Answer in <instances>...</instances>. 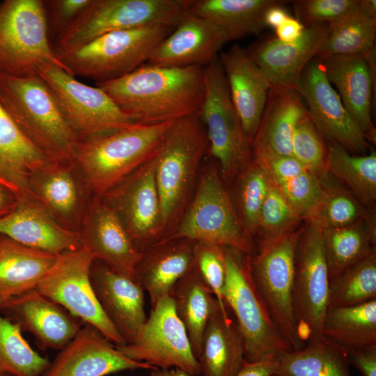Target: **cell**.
Returning a JSON list of instances; mask_svg holds the SVG:
<instances>
[{"instance_id": "50", "label": "cell", "mask_w": 376, "mask_h": 376, "mask_svg": "<svg viewBox=\"0 0 376 376\" xmlns=\"http://www.w3.org/2000/svg\"><path fill=\"white\" fill-rule=\"evenodd\" d=\"M345 354L349 364L357 368L362 376H376V344L349 351Z\"/></svg>"}, {"instance_id": "35", "label": "cell", "mask_w": 376, "mask_h": 376, "mask_svg": "<svg viewBox=\"0 0 376 376\" xmlns=\"http://www.w3.org/2000/svg\"><path fill=\"white\" fill-rule=\"evenodd\" d=\"M368 215L350 225L322 230L329 279L366 258L375 248V227Z\"/></svg>"}, {"instance_id": "26", "label": "cell", "mask_w": 376, "mask_h": 376, "mask_svg": "<svg viewBox=\"0 0 376 376\" xmlns=\"http://www.w3.org/2000/svg\"><path fill=\"white\" fill-rule=\"evenodd\" d=\"M218 59L244 132L252 145L267 100L269 84L246 49L237 44L219 53Z\"/></svg>"}, {"instance_id": "39", "label": "cell", "mask_w": 376, "mask_h": 376, "mask_svg": "<svg viewBox=\"0 0 376 376\" xmlns=\"http://www.w3.org/2000/svg\"><path fill=\"white\" fill-rule=\"evenodd\" d=\"M31 189L35 199L61 218H70L77 208L78 189L68 166L53 164L39 171L31 178Z\"/></svg>"}, {"instance_id": "15", "label": "cell", "mask_w": 376, "mask_h": 376, "mask_svg": "<svg viewBox=\"0 0 376 376\" xmlns=\"http://www.w3.org/2000/svg\"><path fill=\"white\" fill-rule=\"evenodd\" d=\"M115 347L127 358L159 369L178 368L192 376L201 375L185 327L169 296L152 307L132 343Z\"/></svg>"}, {"instance_id": "41", "label": "cell", "mask_w": 376, "mask_h": 376, "mask_svg": "<svg viewBox=\"0 0 376 376\" xmlns=\"http://www.w3.org/2000/svg\"><path fill=\"white\" fill-rule=\"evenodd\" d=\"M22 333L0 312V375L41 376L49 366V359L36 352Z\"/></svg>"}, {"instance_id": "53", "label": "cell", "mask_w": 376, "mask_h": 376, "mask_svg": "<svg viewBox=\"0 0 376 376\" xmlns=\"http://www.w3.org/2000/svg\"><path fill=\"white\" fill-rule=\"evenodd\" d=\"M283 1L269 7L265 12L264 21L266 26L276 29L290 17L288 11L282 6Z\"/></svg>"}, {"instance_id": "11", "label": "cell", "mask_w": 376, "mask_h": 376, "mask_svg": "<svg viewBox=\"0 0 376 376\" xmlns=\"http://www.w3.org/2000/svg\"><path fill=\"white\" fill-rule=\"evenodd\" d=\"M224 251L226 276L223 297L242 334L244 359L256 361L291 351L256 295L246 267V255L228 247Z\"/></svg>"}, {"instance_id": "42", "label": "cell", "mask_w": 376, "mask_h": 376, "mask_svg": "<svg viewBox=\"0 0 376 376\" xmlns=\"http://www.w3.org/2000/svg\"><path fill=\"white\" fill-rule=\"evenodd\" d=\"M321 181L323 196L305 219L306 223L323 230L350 225L368 214L365 206L347 189L334 184L329 176Z\"/></svg>"}, {"instance_id": "17", "label": "cell", "mask_w": 376, "mask_h": 376, "mask_svg": "<svg viewBox=\"0 0 376 376\" xmlns=\"http://www.w3.org/2000/svg\"><path fill=\"white\" fill-rule=\"evenodd\" d=\"M295 91L306 103L308 116L324 139L350 153L366 154L369 148L366 135L345 108L318 58L304 68Z\"/></svg>"}, {"instance_id": "25", "label": "cell", "mask_w": 376, "mask_h": 376, "mask_svg": "<svg viewBox=\"0 0 376 376\" xmlns=\"http://www.w3.org/2000/svg\"><path fill=\"white\" fill-rule=\"evenodd\" d=\"M0 235L56 255L81 247L79 233L59 225L35 199L19 200L0 218Z\"/></svg>"}, {"instance_id": "30", "label": "cell", "mask_w": 376, "mask_h": 376, "mask_svg": "<svg viewBox=\"0 0 376 376\" xmlns=\"http://www.w3.org/2000/svg\"><path fill=\"white\" fill-rule=\"evenodd\" d=\"M230 313L219 310L207 322L197 358L203 376H234L244 360V338Z\"/></svg>"}, {"instance_id": "13", "label": "cell", "mask_w": 376, "mask_h": 376, "mask_svg": "<svg viewBox=\"0 0 376 376\" xmlns=\"http://www.w3.org/2000/svg\"><path fill=\"white\" fill-rule=\"evenodd\" d=\"M93 261L82 246L63 252L35 289L74 317L95 327L114 345L125 344L95 296L90 276Z\"/></svg>"}, {"instance_id": "12", "label": "cell", "mask_w": 376, "mask_h": 376, "mask_svg": "<svg viewBox=\"0 0 376 376\" xmlns=\"http://www.w3.org/2000/svg\"><path fill=\"white\" fill-rule=\"evenodd\" d=\"M329 285L322 230L306 223L296 246L293 280L295 316L305 345L324 339L322 326L328 308Z\"/></svg>"}, {"instance_id": "22", "label": "cell", "mask_w": 376, "mask_h": 376, "mask_svg": "<svg viewBox=\"0 0 376 376\" xmlns=\"http://www.w3.org/2000/svg\"><path fill=\"white\" fill-rule=\"evenodd\" d=\"M0 312L22 331L31 333L42 350H61L82 327L77 318L36 289L8 300Z\"/></svg>"}, {"instance_id": "2", "label": "cell", "mask_w": 376, "mask_h": 376, "mask_svg": "<svg viewBox=\"0 0 376 376\" xmlns=\"http://www.w3.org/2000/svg\"><path fill=\"white\" fill-rule=\"evenodd\" d=\"M0 102L26 137L55 163L75 164L79 138L38 76L0 75Z\"/></svg>"}, {"instance_id": "52", "label": "cell", "mask_w": 376, "mask_h": 376, "mask_svg": "<svg viewBox=\"0 0 376 376\" xmlns=\"http://www.w3.org/2000/svg\"><path fill=\"white\" fill-rule=\"evenodd\" d=\"M304 29L302 23L290 16L275 29L276 38L283 42H294L301 37Z\"/></svg>"}, {"instance_id": "33", "label": "cell", "mask_w": 376, "mask_h": 376, "mask_svg": "<svg viewBox=\"0 0 376 376\" xmlns=\"http://www.w3.org/2000/svg\"><path fill=\"white\" fill-rule=\"evenodd\" d=\"M278 0H185V10L222 29L229 41L258 34L267 10Z\"/></svg>"}, {"instance_id": "24", "label": "cell", "mask_w": 376, "mask_h": 376, "mask_svg": "<svg viewBox=\"0 0 376 376\" xmlns=\"http://www.w3.org/2000/svg\"><path fill=\"white\" fill-rule=\"evenodd\" d=\"M91 281L107 318L126 344L134 341L146 320L144 290L138 281L120 274L99 260H94Z\"/></svg>"}, {"instance_id": "18", "label": "cell", "mask_w": 376, "mask_h": 376, "mask_svg": "<svg viewBox=\"0 0 376 376\" xmlns=\"http://www.w3.org/2000/svg\"><path fill=\"white\" fill-rule=\"evenodd\" d=\"M81 246L94 260L137 281L136 268L142 257L119 217L100 197L90 205L79 233Z\"/></svg>"}, {"instance_id": "57", "label": "cell", "mask_w": 376, "mask_h": 376, "mask_svg": "<svg viewBox=\"0 0 376 376\" xmlns=\"http://www.w3.org/2000/svg\"><path fill=\"white\" fill-rule=\"evenodd\" d=\"M0 376H13V375H1Z\"/></svg>"}, {"instance_id": "44", "label": "cell", "mask_w": 376, "mask_h": 376, "mask_svg": "<svg viewBox=\"0 0 376 376\" xmlns=\"http://www.w3.org/2000/svg\"><path fill=\"white\" fill-rule=\"evenodd\" d=\"M301 220L294 207L270 182L256 232L260 244L272 241L296 230Z\"/></svg>"}, {"instance_id": "48", "label": "cell", "mask_w": 376, "mask_h": 376, "mask_svg": "<svg viewBox=\"0 0 376 376\" xmlns=\"http://www.w3.org/2000/svg\"><path fill=\"white\" fill-rule=\"evenodd\" d=\"M296 19L304 26L330 24L347 14L359 0H295L291 1Z\"/></svg>"}, {"instance_id": "32", "label": "cell", "mask_w": 376, "mask_h": 376, "mask_svg": "<svg viewBox=\"0 0 376 376\" xmlns=\"http://www.w3.org/2000/svg\"><path fill=\"white\" fill-rule=\"evenodd\" d=\"M175 311L185 327L194 357L198 358L208 321L221 308L202 279L195 263L175 284L169 295ZM228 312H224L227 313Z\"/></svg>"}, {"instance_id": "37", "label": "cell", "mask_w": 376, "mask_h": 376, "mask_svg": "<svg viewBox=\"0 0 376 376\" xmlns=\"http://www.w3.org/2000/svg\"><path fill=\"white\" fill-rule=\"evenodd\" d=\"M376 19L358 5L328 24L326 38L315 58L365 54L375 47Z\"/></svg>"}, {"instance_id": "49", "label": "cell", "mask_w": 376, "mask_h": 376, "mask_svg": "<svg viewBox=\"0 0 376 376\" xmlns=\"http://www.w3.org/2000/svg\"><path fill=\"white\" fill-rule=\"evenodd\" d=\"M92 0L43 1L49 32L57 37L90 5Z\"/></svg>"}, {"instance_id": "19", "label": "cell", "mask_w": 376, "mask_h": 376, "mask_svg": "<svg viewBox=\"0 0 376 376\" xmlns=\"http://www.w3.org/2000/svg\"><path fill=\"white\" fill-rule=\"evenodd\" d=\"M136 369L157 368L127 358L98 329L84 323L41 376H106Z\"/></svg>"}, {"instance_id": "1", "label": "cell", "mask_w": 376, "mask_h": 376, "mask_svg": "<svg viewBox=\"0 0 376 376\" xmlns=\"http://www.w3.org/2000/svg\"><path fill=\"white\" fill-rule=\"evenodd\" d=\"M96 86L136 123H169L200 111L204 96L203 68L145 63Z\"/></svg>"}, {"instance_id": "46", "label": "cell", "mask_w": 376, "mask_h": 376, "mask_svg": "<svg viewBox=\"0 0 376 376\" xmlns=\"http://www.w3.org/2000/svg\"><path fill=\"white\" fill-rule=\"evenodd\" d=\"M297 212L305 220L320 203L324 187L321 180L306 170L300 174L276 185Z\"/></svg>"}, {"instance_id": "10", "label": "cell", "mask_w": 376, "mask_h": 376, "mask_svg": "<svg viewBox=\"0 0 376 376\" xmlns=\"http://www.w3.org/2000/svg\"><path fill=\"white\" fill-rule=\"evenodd\" d=\"M204 96L199 111L208 141V151L225 180L240 174L253 161L246 136L232 102L219 59L203 67Z\"/></svg>"}, {"instance_id": "55", "label": "cell", "mask_w": 376, "mask_h": 376, "mask_svg": "<svg viewBox=\"0 0 376 376\" xmlns=\"http://www.w3.org/2000/svg\"><path fill=\"white\" fill-rule=\"evenodd\" d=\"M150 376H192L186 371L178 368L155 369L150 370Z\"/></svg>"}, {"instance_id": "56", "label": "cell", "mask_w": 376, "mask_h": 376, "mask_svg": "<svg viewBox=\"0 0 376 376\" xmlns=\"http://www.w3.org/2000/svg\"><path fill=\"white\" fill-rule=\"evenodd\" d=\"M359 6L366 13L376 19L375 0H359Z\"/></svg>"}, {"instance_id": "4", "label": "cell", "mask_w": 376, "mask_h": 376, "mask_svg": "<svg viewBox=\"0 0 376 376\" xmlns=\"http://www.w3.org/2000/svg\"><path fill=\"white\" fill-rule=\"evenodd\" d=\"M207 151L208 141L199 112L169 123L154 153L164 235L180 217Z\"/></svg>"}, {"instance_id": "28", "label": "cell", "mask_w": 376, "mask_h": 376, "mask_svg": "<svg viewBox=\"0 0 376 376\" xmlns=\"http://www.w3.org/2000/svg\"><path fill=\"white\" fill-rule=\"evenodd\" d=\"M307 114L306 107L296 91L269 89L252 141L253 157L292 156L293 130L297 123Z\"/></svg>"}, {"instance_id": "38", "label": "cell", "mask_w": 376, "mask_h": 376, "mask_svg": "<svg viewBox=\"0 0 376 376\" xmlns=\"http://www.w3.org/2000/svg\"><path fill=\"white\" fill-rule=\"evenodd\" d=\"M328 173L348 187L364 205L376 199V154L353 155L338 143L326 141Z\"/></svg>"}, {"instance_id": "54", "label": "cell", "mask_w": 376, "mask_h": 376, "mask_svg": "<svg viewBox=\"0 0 376 376\" xmlns=\"http://www.w3.org/2000/svg\"><path fill=\"white\" fill-rule=\"evenodd\" d=\"M18 201L15 194L0 182V218L10 212Z\"/></svg>"}, {"instance_id": "16", "label": "cell", "mask_w": 376, "mask_h": 376, "mask_svg": "<svg viewBox=\"0 0 376 376\" xmlns=\"http://www.w3.org/2000/svg\"><path fill=\"white\" fill-rule=\"evenodd\" d=\"M100 198L117 214L140 251L163 237L154 154Z\"/></svg>"}, {"instance_id": "7", "label": "cell", "mask_w": 376, "mask_h": 376, "mask_svg": "<svg viewBox=\"0 0 376 376\" xmlns=\"http://www.w3.org/2000/svg\"><path fill=\"white\" fill-rule=\"evenodd\" d=\"M205 170L177 228L157 243L188 240L253 254V242L243 230L217 169L208 166Z\"/></svg>"}, {"instance_id": "9", "label": "cell", "mask_w": 376, "mask_h": 376, "mask_svg": "<svg viewBox=\"0 0 376 376\" xmlns=\"http://www.w3.org/2000/svg\"><path fill=\"white\" fill-rule=\"evenodd\" d=\"M185 13V0H92L56 37L54 49H71L116 31L159 25L175 27Z\"/></svg>"}, {"instance_id": "23", "label": "cell", "mask_w": 376, "mask_h": 376, "mask_svg": "<svg viewBox=\"0 0 376 376\" xmlns=\"http://www.w3.org/2000/svg\"><path fill=\"white\" fill-rule=\"evenodd\" d=\"M229 42L210 21L185 10L180 22L152 52L146 63L165 67H205L219 58Z\"/></svg>"}, {"instance_id": "6", "label": "cell", "mask_w": 376, "mask_h": 376, "mask_svg": "<svg viewBox=\"0 0 376 376\" xmlns=\"http://www.w3.org/2000/svg\"><path fill=\"white\" fill-rule=\"evenodd\" d=\"M174 28L159 25L116 31L55 53L70 75L104 82L146 63L154 49Z\"/></svg>"}, {"instance_id": "36", "label": "cell", "mask_w": 376, "mask_h": 376, "mask_svg": "<svg viewBox=\"0 0 376 376\" xmlns=\"http://www.w3.org/2000/svg\"><path fill=\"white\" fill-rule=\"evenodd\" d=\"M345 353L324 338L277 357L273 376H351Z\"/></svg>"}, {"instance_id": "20", "label": "cell", "mask_w": 376, "mask_h": 376, "mask_svg": "<svg viewBox=\"0 0 376 376\" xmlns=\"http://www.w3.org/2000/svg\"><path fill=\"white\" fill-rule=\"evenodd\" d=\"M327 26H305L301 37L294 42H283L272 38L246 49L267 79L270 89L295 91L303 70L315 58L326 38Z\"/></svg>"}, {"instance_id": "51", "label": "cell", "mask_w": 376, "mask_h": 376, "mask_svg": "<svg viewBox=\"0 0 376 376\" xmlns=\"http://www.w3.org/2000/svg\"><path fill=\"white\" fill-rule=\"evenodd\" d=\"M277 367V357L256 361L244 360L234 376H273Z\"/></svg>"}, {"instance_id": "21", "label": "cell", "mask_w": 376, "mask_h": 376, "mask_svg": "<svg viewBox=\"0 0 376 376\" xmlns=\"http://www.w3.org/2000/svg\"><path fill=\"white\" fill-rule=\"evenodd\" d=\"M375 47L364 55L331 56L318 59L345 108L366 135L375 143L371 118L372 95L375 91Z\"/></svg>"}, {"instance_id": "45", "label": "cell", "mask_w": 376, "mask_h": 376, "mask_svg": "<svg viewBox=\"0 0 376 376\" xmlns=\"http://www.w3.org/2000/svg\"><path fill=\"white\" fill-rule=\"evenodd\" d=\"M291 150L292 156L321 180L329 175L326 142L308 114L297 123L293 130Z\"/></svg>"}, {"instance_id": "31", "label": "cell", "mask_w": 376, "mask_h": 376, "mask_svg": "<svg viewBox=\"0 0 376 376\" xmlns=\"http://www.w3.org/2000/svg\"><path fill=\"white\" fill-rule=\"evenodd\" d=\"M58 256L0 235V306L35 289Z\"/></svg>"}, {"instance_id": "5", "label": "cell", "mask_w": 376, "mask_h": 376, "mask_svg": "<svg viewBox=\"0 0 376 376\" xmlns=\"http://www.w3.org/2000/svg\"><path fill=\"white\" fill-rule=\"evenodd\" d=\"M301 228L260 244L257 253L246 256L256 295L291 351L305 346L299 334L293 305L295 255Z\"/></svg>"}, {"instance_id": "8", "label": "cell", "mask_w": 376, "mask_h": 376, "mask_svg": "<svg viewBox=\"0 0 376 376\" xmlns=\"http://www.w3.org/2000/svg\"><path fill=\"white\" fill-rule=\"evenodd\" d=\"M45 65L65 70L49 40L43 1L0 3V75L31 77Z\"/></svg>"}, {"instance_id": "43", "label": "cell", "mask_w": 376, "mask_h": 376, "mask_svg": "<svg viewBox=\"0 0 376 376\" xmlns=\"http://www.w3.org/2000/svg\"><path fill=\"white\" fill-rule=\"evenodd\" d=\"M239 175L237 214L245 234L252 241L270 181L264 169L253 159Z\"/></svg>"}, {"instance_id": "34", "label": "cell", "mask_w": 376, "mask_h": 376, "mask_svg": "<svg viewBox=\"0 0 376 376\" xmlns=\"http://www.w3.org/2000/svg\"><path fill=\"white\" fill-rule=\"evenodd\" d=\"M322 334L345 353L375 345L376 299L352 306L328 308Z\"/></svg>"}, {"instance_id": "29", "label": "cell", "mask_w": 376, "mask_h": 376, "mask_svg": "<svg viewBox=\"0 0 376 376\" xmlns=\"http://www.w3.org/2000/svg\"><path fill=\"white\" fill-rule=\"evenodd\" d=\"M194 245L188 240H177L155 244L142 251L136 279L149 295L152 307L169 296L175 284L191 269Z\"/></svg>"}, {"instance_id": "47", "label": "cell", "mask_w": 376, "mask_h": 376, "mask_svg": "<svg viewBox=\"0 0 376 376\" xmlns=\"http://www.w3.org/2000/svg\"><path fill=\"white\" fill-rule=\"evenodd\" d=\"M224 250L225 247L195 242L194 263L223 311L228 312L229 309L223 297L226 276Z\"/></svg>"}, {"instance_id": "27", "label": "cell", "mask_w": 376, "mask_h": 376, "mask_svg": "<svg viewBox=\"0 0 376 376\" xmlns=\"http://www.w3.org/2000/svg\"><path fill=\"white\" fill-rule=\"evenodd\" d=\"M56 164L21 132L0 102V182L18 200L34 198L33 175Z\"/></svg>"}, {"instance_id": "40", "label": "cell", "mask_w": 376, "mask_h": 376, "mask_svg": "<svg viewBox=\"0 0 376 376\" xmlns=\"http://www.w3.org/2000/svg\"><path fill=\"white\" fill-rule=\"evenodd\" d=\"M376 299V249L329 279L328 308L346 307Z\"/></svg>"}, {"instance_id": "3", "label": "cell", "mask_w": 376, "mask_h": 376, "mask_svg": "<svg viewBox=\"0 0 376 376\" xmlns=\"http://www.w3.org/2000/svg\"><path fill=\"white\" fill-rule=\"evenodd\" d=\"M170 123H134L80 141L75 164L91 191L101 197L147 162Z\"/></svg>"}, {"instance_id": "14", "label": "cell", "mask_w": 376, "mask_h": 376, "mask_svg": "<svg viewBox=\"0 0 376 376\" xmlns=\"http://www.w3.org/2000/svg\"><path fill=\"white\" fill-rule=\"evenodd\" d=\"M37 75L54 93L80 141L136 123L101 88L77 80L59 66L42 65Z\"/></svg>"}]
</instances>
